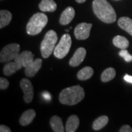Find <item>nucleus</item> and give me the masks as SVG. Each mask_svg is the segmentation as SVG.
<instances>
[{"label": "nucleus", "instance_id": "nucleus-1", "mask_svg": "<svg viewBox=\"0 0 132 132\" xmlns=\"http://www.w3.org/2000/svg\"><path fill=\"white\" fill-rule=\"evenodd\" d=\"M92 9L97 18L104 23H112L116 20L114 9L106 0H94Z\"/></svg>", "mask_w": 132, "mask_h": 132}, {"label": "nucleus", "instance_id": "nucleus-2", "mask_svg": "<svg viewBox=\"0 0 132 132\" xmlns=\"http://www.w3.org/2000/svg\"><path fill=\"white\" fill-rule=\"evenodd\" d=\"M85 96L84 89L80 85L67 87L59 94V101L64 105H74L80 102Z\"/></svg>", "mask_w": 132, "mask_h": 132}, {"label": "nucleus", "instance_id": "nucleus-3", "mask_svg": "<svg viewBox=\"0 0 132 132\" xmlns=\"http://www.w3.org/2000/svg\"><path fill=\"white\" fill-rule=\"evenodd\" d=\"M48 23L47 15L42 12L34 14L26 25V32L29 35L35 36L39 34Z\"/></svg>", "mask_w": 132, "mask_h": 132}, {"label": "nucleus", "instance_id": "nucleus-4", "mask_svg": "<svg viewBox=\"0 0 132 132\" xmlns=\"http://www.w3.org/2000/svg\"><path fill=\"white\" fill-rule=\"evenodd\" d=\"M57 42V35L55 31L50 30L46 33L40 44V52L44 58H48L54 52Z\"/></svg>", "mask_w": 132, "mask_h": 132}, {"label": "nucleus", "instance_id": "nucleus-5", "mask_svg": "<svg viewBox=\"0 0 132 132\" xmlns=\"http://www.w3.org/2000/svg\"><path fill=\"white\" fill-rule=\"evenodd\" d=\"M72 45V39L69 34H65L61 37L58 44L54 50V55L58 59H62L66 56L70 51Z\"/></svg>", "mask_w": 132, "mask_h": 132}, {"label": "nucleus", "instance_id": "nucleus-6", "mask_svg": "<svg viewBox=\"0 0 132 132\" xmlns=\"http://www.w3.org/2000/svg\"><path fill=\"white\" fill-rule=\"evenodd\" d=\"M20 47L19 44H11L1 50L0 53V61L2 63L9 62L15 58L19 54Z\"/></svg>", "mask_w": 132, "mask_h": 132}, {"label": "nucleus", "instance_id": "nucleus-7", "mask_svg": "<svg viewBox=\"0 0 132 132\" xmlns=\"http://www.w3.org/2000/svg\"><path fill=\"white\" fill-rule=\"evenodd\" d=\"M92 26L91 23H81L75 27L74 34L78 40H86L89 37L90 29Z\"/></svg>", "mask_w": 132, "mask_h": 132}, {"label": "nucleus", "instance_id": "nucleus-8", "mask_svg": "<svg viewBox=\"0 0 132 132\" xmlns=\"http://www.w3.org/2000/svg\"><path fill=\"white\" fill-rule=\"evenodd\" d=\"M20 87L24 93V100L26 103L32 102L34 97V89L31 82L26 78H23L20 81Z\"/></svg>", "mask_w": 132, "mask_h": 132}, {"label": "nucleus", "instance_id": "nucleus-9", "mask_svg": "<svg viewBox=\"0 0 132 132\" xmlns=\"http://www.w3.org/2000/svg\"><path fill=\"white\" fill-rule=\"evenodd\" d=\"M34 56L29 51H23L14 59V61L25 68L34 61Z\"/></svg>", "mask_w": 132, "mask_h": 132}, {"label": "nucleus", "instance_id": "nucleus-10", "mask_svg": "<svg viewBox=\"0 0 132 132\" xmlns=\"http://www.w3.org/2000/svg\"><path fill=\"white\" fill-rule=\"evenodd\" d=\"M86 55V50L85 48H78L69 61V65L72 67H77L82 63Z\"/></svg>", "mask_w": 132, "mask_h": 132}, {"label": "nucleus", "instance_id": "nucleus-11", "mask_svg": "<svg viewBox=\"0 0 132 132\" xmlns=\"http://www.w3.org/2000/svg\"><path fill=\"white\" fill-rule=\"evenodd\" d=\"M42 60L41 59L37 58L34 60V61L25 67V70H24L25 75L28 77H30V78L34 77L40 70L42 67Z\"/></svg>", "mask_w": 132, "mask_h": 132}, {"label": "nucleus", "instance_id": "nucleus-12", "mask_svg": "<svg viewBox=\"0 0 132 132\" xmlns=\"http://www.w3.org/2000/svg\"><path fill=\"white\" fill-rule=\"evenodd\" d=\"M75 15V12L73 8L71 6L67 7L61 15L59 23L62 25H67L72 21Z\"/></svg>", "mask_w": 132, "mask_h": 132}, {"label": "nucleus", "instance_id": "nucleus-13", "mask_svg": "<svg viewBox=\"0 0 132 132\" xmlns=\"http://www.w3.org/2000/svg\"><path fill=\"white\" fill-rule=\"evenodd\" d=\"M36 116V112L32 109H29L24 111L20 118V123L22 126H26L29 125L32 122L33 119Z\"/></svg>", "mask_w": 132, "mask_h": 132}, {"label": "nucleus", "instance_id": "nucleus-14", "mask_svg": "<svg viewBox=\"0 0 132 132\" xmlns=\"http://www.w3.org/2000/svg\"><path fill=\"white\" fill-rule=\"evenodd\" d=\"M80 125V120L77 115H72L68 118L65 125L67 132H74L78 128Z\"/></svg>", "mask_w": 132, "mask_h": 132}, {"label": "nucleus", "instance_id": "nucleus-15", "mask_svg": "<svg viewBox=\"0 0 132 132\" xmlns=\"http://www.w3.org/2000/svg\"><path fill=\"white\" fill-rule=\"evenodd\" d=\"M39 7L42 12H53L57 9V4L54 0H41Z\"/></svg>", "mask_w": 132, "mask_h": 132}, {"label": "nucleus", "instance_id": "nucleus-16", "mask_svg": "<svg viewBox=\"0 0 132 132\" xmlns=\"http://www.w3.org/2000/svg\"><path fill=\"white\" fill-rule=\"evenodd\" d=\"M23 67L20 64L15 62H9L4 65L3 68V73L5 75L10 76L14 73H15L17 70H20Z\"/></svg>", "mask_w": 132, "mask_h": 132}, {"label": "nucleus", "instance_id": "nucleus-17", "mask_svg": "<svg viewBox=\"0 0 132 132\" xmlns=\"http://www.w3.org/2000/svg\"><path fill=\"white\" fill-rule=\"evenodd\" d=\"M118 25L120 28L132 36V20L131 19L127 16L120 17L118 20Z\"/></svg>", "mask_w": 132, "mask_h": 132}, {"label": "nucleus", "instance_id": "nucleus-18", "mask_svg": "<svg viewBox=\"0 0 132 132\" xmlns=\"http://www.w3.org/2000/svg\"><path fill=\"white\" fill-rule=\"evenodd\" d=\"M50 125L54 132H64L65 131L61 119L57 116H53L50 119Z\"/></svg>", "mask_w": 132, "mask_h": 132}, {"label": "nucleus", "instance_id": "nucleus-19", "mask_svg": "<svg viewBox=\"0 0 132 132\" xmlns=\"http://www.w3.org/2000/svg\"><path fill=\"white\" fill-rule=\"evenodd\" d=\"M94 74V70L92 67L86 66L83 67L77 73V78L78 80L84 81L91 78Z\"/></svg>", "mask_w": 132, "mask_h": 132}, {"label": "nucleus", "instance_id": "nucleus-20", "mask_svg": "<svg viewBox=\"0 0 132 132\" xmlns=\"http://www.w3.org/2000/svg\"><path fill=\"white\" fill-rule=\"evenodd\" d=\"M12 15L11 12L6 10L0 11V28H3L10 23L12 20Z\"/></svg>", "mask_w": 132, "mask_h": 132}, {"label": "nucleus", "instance_id": "nucleus-21", "mask_svg": "<svg viewBox=\"0 0 132 132\" xmlns=\"http://www.w3.org/2000/svg\"><path fill=\"white\" fill-rule=\"evenodd\" d=\"M113 43L115 47L121 50L126 49L129 45V42L127 38L122 36H116L114 37Z\"/></svg>", "mask_w": 132, "mask_h": 132}, {"label": "nucleus", "instance_id": "nucleus-22", "mask_svg": "<svg viewBox=\"0 0 132 132\" xmlns=\"http://www.w3.org/2000/svg\"><path fill=\"white\" fill-rule=\"evenodd\" d=\"M109 119L106 116H102L96 119L92 123V128L95 130H99L103 128L108 122Z\"/></svg>", "mask_w": 132, "mask_h": 132}, {"label": "nucleus", "instance_id": "nucleus-23", "mask_svg": "<svg viewBox=\"0 0 132 132\" xmlns=\"http://www.w3.org/2000/svg\"><path fill=\"white\" fill-rule=\"evenodd\" d=\"M116 70L110 67L105 69L101 75V80L102 82H106L110 81L114 78L116 76Z\"/></svg>", "mask_w": 132, "mask_h": 132}, {"label": "nucleus", "instance_id": "nucleus-24", "mask_svg": "<svg viewBox=\"0 0 132 132\" xmlns=\"http://www.w3.org/2000/svg\"><path fill=\"white\" fill-rule=\"evenodd\" d=\"M120 56L123 57L124 59V60L126 62H131L132 61V56L131 54L128 53V51L126 49H122L121 51L119 52Z\"/></svg>", "mask_w": 132, "mask_h": 132}, {"label": "nucleus", "instance_id": "nucleus-25", "mask_svg": "<svg viewBox=\"0 0 132 132\" xmlns=\"http://www.w3.org/2000/svg\"><path fill=\"white\" fill-rule=\"evenodd\" d=\"M9 86V82L7 79L1 77L0 78V89L1 90L6 89Z\"/></svg>", "mask_w": 132, "mask_h": 132}, {"label": "nucleus", "instance_id": "nucleus-26", "mask_svg": "<svg viewBox=\"0 0 132 132\" xmlns=\"http://www.w3.org/2000/svg\"><path fill=\"white\" fill-rule=\"evenodd\" d=\"M120 132H132V128L128 125H124L119 130Z\"/></svg>", "mask_w": 132, "mask_h": 132}, {"label": "nucleus", "instance_id": "nucleus-27", "mask_svg": "<svg viewBox=\"0 0 132 132\" xmlns=\"http://www.w3.org/2000/svg\"><path fill=\"white\" fill-rule=\"evenodd\" d=\"M0 131L1 132H11V130L7 126H6L4 125H0Z\"/></svg>", "mask_w": 132, "mask_h": 132}, {"label": "nucleus", "instance_id": "nucleus-28", "mask_svg": "<svg viewBox=\"0 0 132 132\" xmlns=\"http://www.w3.org/2000/svg\"><path fill=\"white\" fill-rule=\"evenodd\" d=\"M42 96L44 97L45 100H50L51 98H52V97H51V95L48 92H44L42 93Z\"/></svg>", "mask_w": 132, "mask_h": 132}, {"label": "nucleus", "instance_id": "nucleus-29", "mask_svg": "<svg viewBox=\"0 0 132 132\" xmlns=\"http://www.w3.org/2000/svg\"><path fill=\"white\" fill-rule=\"evenodd\" d=\"M124 78V80L126 81L127 82L132 83V76L128 75L127 74H126V75L124 76V78Z\"/></svg>", "mask_w": 132, "mask_h": 132}, {"label": "nucleus", "instance_id": "nucleus-30", "mask_svg": "<svg viewBox=\"0 0 132 132\" xmlns=\"http://www.w3.org/2000/svg\"><path fill=\"white\" fill-rule=\"evenodd\" d=\"M75 1H77V3H82L85 2V1H86V0H75Z\"/></svg>", "mask_w": 132, "mask_h": 132}, {"label": "nucleus", "instance_id": "nucleus-31", "mask_svg": "<svg viewBox=\"0 0 132 132\" xmlns=\"http://www.w3.org/2000/svg\"><path fill=\"white\" fill-rule=\"evenodd\" d=\"M1 1H3V0H1Z\"/></svg>", "mask_w": 132, "mask_h": 132}]
</instances>
